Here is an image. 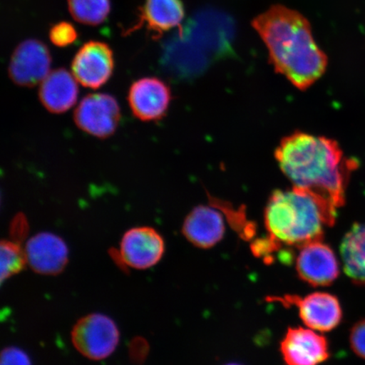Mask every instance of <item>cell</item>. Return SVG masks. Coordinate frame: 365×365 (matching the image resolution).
I'll return each mask as SVG.
<instances>
[{
	"label": "cell",
	"instance_id": "obj_21",
	"mask_svg": "<svg viewBox=\"0 0 365 365\" xmlns=\"http://www.w3.org/2000/svg\"><path fill=\"white\" fill-rule=\"evenodd\" d=\"M350 344L354 352L365 359V319L356 324L352 328Z\"/></svg>",
	"mask_w": 365,
	"mask_h": 365
},
{
	"label": "cell",
	"instance_id": "obj_11",
	"mask_svg": "<svg viewBox=\"0 0 365 365\" xmlns=\"http://www.w3.org/2000/svg\"><path fill=\"white\" fill-rule=\"evenodd\" d=\"M280 351L286 365H319L330 357L326 337L310 328H289Z\"/></svg>",
	"mask_w": 365,
	"mask_h": 365
},
{
	"label": "cell",
	"instance_id": "obj_19",
	"mask_svg": "<svg viewBox=\"0 0 365 365\" xmlns=\"http://www.w3.org/2000/svg\"><path fill=\"white\" fill-rule=\"evenodd\" d=\"M0 255H1V281L9 279L24 269L27 264L25 250L15 241L3 240L0 245Z\"/></svg>",
	"mask_w": 365,
	"mask_h": 365
},
{
	"label": "cell",
	"instance_id": "obj_14",
	"mask_svg": "<svg viewBox=\"0 0 365 365\" xmlns=\"http://www.w3.org/2000/svg\"><path fill=\"white\" fill-rule=\"evenodd\" d=\"M182 232L187 240L196 247L210 249L225 236V219L215 208L198 205L185 219Z\"/></svg>",
	"mask_w": 365,
	"mask_h": 365
},
{
	"label": "cell",
	"instance_id": "obj_1",
	"mask_svg": "<svg viewBox=\"0 0 365 365\" xmlns=\"http://www.w3.org/2000/svg\"><path fill=\"white\" fill-rule=\"evenodd\" d=\"M275 157L294 187L314 196L333 217L345 203V190L355 163L346 160L336 141L295 132L278 145Z\"/></svg>",
	"mask_w": 365,
	"mask_h": 365
},
{
	"label": "cell",
	"instance_id": "obj_15",
	"mask_svg": "<svg viewBox=\"0 0 365 365\" xmlns=\"http://www.w3.org/2000/svg\"><path fill=\"white\" fill-rule=\"evenodd\" d=\"M38 95L41 103L48 111L66 113L76 103L78 84L75 76L66 68H57L50 72L41 83Z\"/></svg>",
	"mask_w": 365,
	"mask_h": 365
},
{
	"label": "cell",
	"instance_id": "obj_8",
	"mask_svg": "<svg viewBox=\"0 0 365 365\" xmlns=\"http://www.w3.org/2000/svg\"><path fill=\"white\" fill-rule=\"evenodd\" d=\"M296 259V271L301 280L318 287L330 286L339 275L334 251L323 240L301 246Z\"/></svg>",
	"mask_w": 365,
	"mask_h": 365
},
{
	"label": "cell",
	"instance_id": "obj_23",
	"mask_svg": "<svg viewBox=\"0 0 365 365\" xmlns=\"http://www.w3.org/2000/svg\"><path fill=\"white\" fill-rule=\"evenodd\" d=\"M27 223L24 216L19 214L16 216L12 222V231L14 235L18 234L21 235L26 232Z\"/></svg>",
	"mask_w": 365,
	"mask_h": 365
},
{
	"label": "cell",
	"instance_id": "obj_17",
	"mask_svg": "<svg viewBox=\"0 0 365 365\" xmlns=\"http://www.w3.org/2000/svg\"><path fill=\"white\" fill-rule=\"evenodd\" d=\"M344 272L355 284H365V225L355 223L341 241Z\"/></svg>",
	"mask_w": 365,
	"mask_h": 365
},
{
	"label": "cell",
	"instance_id": "obj_20",
	"mask_svg": "<svg viewBox=\"0 0 365 365\" xmlns=\"http://www.w3.org/2000/svg\"><path fill=\"white\" fill-rule=\"evenodd\" d=\"M78 38L77 31L71 23L61 21L49 31V38L58 48H65L74 43Z\"/></svg>",
	"mask_w": 365,
	"mask_h": 365
},
{
	"label": "cell",
	"instance_id": "obj_13",
	"mask_svg": "<svg viewBox=\"0 0 365 365\" xmlns=\"http://www.w3.org/2000/svg\"><path fill=\"white\" fill-rule=\"evenodd\" d=\"M27 264L36 273L57 275L66 268L68 250L61 237L51 232H40L26 245Z\"/></svg>",
	"mask_w": 365,
	"mask_h": 365
},
{
	"label": "cell",
	"instance_id": "obj_24",
	"mask_svg": "<svg viewBox=\"0 0 365 365\" xmlns=\"http://www.w3.org/2000/svg\"><path fill=\"white\" fill-rule=\"evenodd\" d=\"M227 365H240V364H228Z\"/></svg>",
	"mask_w": 365,
	"mask_h": 365
},
{
	"label": "cell",
	"instance_id": "obj_4",
	"mask_svg": "<svg viewBox=\"0 0 365 365\" xmlns=\"http://www.w3.org/2000/svg\"><path fill=\"white\" fill-rule=\"evenodd\" d=\"M120 337V330L113 319L100 313L81 318L71 331L76 349L95 361L108 358L116 350Z\"/></svg>",
	"mask_w": 365,
	"mask_h": 365
},
{
	"label": "cell",
	"instance_id": "obj_10",
	"mask_svg": "<svg viewBox=\"0 0 365 365\" xmlns=\"http://www.w3.org/2000/svg\"><path fill=\"white\" fill-rule=\"evenodd\" d=\"M114 59L109 46L97 41L85 43L73 59L72 75L84 88L98 89L113 75Z\"/></svg>",
	"mask_w": 365,
	"mask_h": 365
},
{
	"label": "cell",
	"instance_id": "obj_9",
	"mask_svg": "<svg viewBox=\"0 0 365 365\" xmlns=\"http://www.w3.org/2000/svg\"><path fill=\"white\" fill-rule=\"evenodd\" d=\"M164 252L165 242L162 235L150 227L131 228L120 242L121 261L136 270H147L156 266Z\"/></svg>",
	"mask_w": 365,
	"mask_h": 365
},
{
	"label": "cell",
	"instance_id": "obj_3",
	"mask_svg": "<svg viewBox=\"0 0 365 365\" xmlns=\"http://www.w3.org/2000/svg\"><path fill=\"white\" fill-rule=\"evenodd\" d=\"M268 235L282 245L300 248L310 242L323 240L325 227L336 218L312 195L303 190H277L269 198L264 212Z\"/></svg>",
	"mask_w": 365,
	"mask_h": 365
},
{
	"label": "cell",
	"instance_id": "obj_2",
	"mask_svg": "<svg viewBox=\"0 0 365 365\" xmlns=\"http://www.w3.org/2000/svg\"><path fill=\"white\" fill-rule=\"evenodd\" d=\"M252 26L266 44L277 72L295 88L307 90L326 72L328 59L314 40L309 22L300 13L274 6Z\"/></svg>",
	"mask_w": 365,
	"mask_h": 365
},
{
	"label": "cell",
	"instance_id": "obj_7",
	"mask_svg": "<svg viewBox=\"0 0 365 365\" xmlns=\"http://www.w3.org/2000/svg\"><path fill=\"white\" fill-rule=\"evenodd\" d=\"M50 67L51 56L47 46L41 41L29 39L17 46L8 71L14 83L23 88H34L42 83L51 72Z\"/></svg>",
	"mask_w": 365,
	"mask_h": 365
},
{
	"label": "cell",
	"instance_id": "obj_22",
	"mask_svg": "<svg viewBox=\"0 0 365 365\" xmlns=\"http://www.w3.org/2000/svg\"><path fill=\"white\" fill-rule=\"evenodd\" d=\"M0 365H31V363L24 351L16 346H9L3 350Z\"/></svg>",
	"mask_w": 365,
	"mask_h": 365
},
{
	"label": "cell",
	"instance_id": "obj_18",
	"mask_svg": "<svg viewBox=\"0 0 365 365\" xmlns=\"http://www.w3.org/2000/svg\"><path fill=\"white\" fill-rule=\"evenodd\" d=\"M68 10L76 21L97 26L107 19L110 0H68Z\"/></svg>",
	"mask_w": 365,
	"mask_h": 365
},
{
	"label": "cell",
	"instance_id": "obj_6",
	"mask_svg": "<svg viewBox=\"0 0 365 365\" xmlns=\"http://www.w3.org/2000/svg\"><path fill=\"white\" fill-rule=\"evenodd\" d=\"M120 118V108L115 98L106 93H94L81 100L76 108L74 120L82 131L105 139L116 131Z\"/></svg>",
	"mask_w": 365,
	"mask_h": 365
},
{
	"label": "cell",
	"instance_id": "obj_16",
	"mask_svg": "<svg viewBox=\"0 0 365 365\" xmlns=\"http://www.w3.org/2000/svg\"><path fill=\"white\" fill-rule=\"evenodd\" d=\"M184 18L181 0H145L138 26L145 25L157 36L175 27L180 29Z\"/></svg>",
	"mask_w": 365,
	"mask_h": 365
},
{
	"label": "cell",
	"instance_id": "obj_5",
	"mask_svg": "<svg viewBox=\"0 0 365 365\" xmlns=\"http://www.w3.org/2000/svg\"><path fill=\"white\" fill-rule=\"evenodd\" d=\"M269 302H277L284 307L298 309L299 317L304 325L314 331H330L339 325L342 310L336 297L317 292L304 297L287 294L282 297H267Z\"/></svg>",
	"mask_w": 365,
	"mask_h": 365
},
{
	"label": "cell",
	"instance_id": "obj_12",
	"mask_svg": "<svg viewBox=\"0 0 365 365\" xmlns=\"http://www.w3.org/2000/svg\"><path fill=\"white\" fill-rule=\"evenodd\" d=\"M171 98L170 88L157 77L135 81L128 94L132 113L144 122L157 121L165 116Z\"/></svg>",
	"mask_w": 365,
	"mask_h": 365
}]
</instances>
